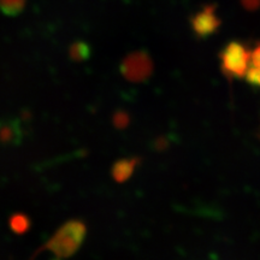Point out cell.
Segmentation results:
<instances>
[{
  "label": "cell",
  "mask_w": 260,
  "mask_h": 260,
  "mask_svg": "<svg viewBox=\"0 0 260 260\" xmlns=\"http://www.w3.org/2000/svg\"><path fill=\"white\" fill-rule=\"evenodd\" d=\"M87 228L81 220H69L63 224L45 246L48 251L59 258H69L79 251L84 239Z\"/></svg>",
  "instance_id": "cell-1"
},
{
  "label": "cell",
  "mask_w": 260,
  "mask_h": 260,
  "mask_svg": "<svg viewBox=\"0 0 260 260\" xmlns=\"http://www.w3.org/2000/svg\"><path fill=\"white\" fill-rule=\"evenodd\" d=\"M251 47L239 41L228 44L220 52V68L224 76L230 80L245 79L249 65Z\"/></svg>",
  "instance_id": "cell-2"
},
{
  "label": "cell",
  "mask_w": 260,
  "mask_h": 260,
  "mask_svg": "<svg viewBox=\"0 0 260 260\" xmlns=\"http://www.w3.org/2000/svg\"><path fill=\"white\" fill-rule=\"evenodd\" d=\"M125 80L133 83L145 82L153 74V61L144 51L133 52L122 60L119 67Z\"/></svg>",
  "instance_id": "cell-3"
},
{
  "label": "cell",
  "mask_w": 260,
  "mask_h": 260,
  "mask_svg": "<svg viewBox=\"0 0 260 260\" xmlns=\"http://www.w3.org/2000/svg\"><path fill=\"white\" fill-rule=\"evenodd\" d=\"M23 140V130L17 119H0V145L18 146Z\"/></svg>",
  "instance_id": "cell-4"
},
{
  "label": "cell",
  "mask_w": 260,
  "mask_h": 260,
  "mask_svg": "<svg viewBox=\"0 0 260 260\" xmlns=\"http://www.w3.org/2000/svg\"><path fill=\"white\" fill-rule=\"evenodd\" d=\"M139 158H123L117 160L111 168V176L117 183H124L134 174L139 165Z\"/></svg>",
  "instance_id": "cell-5"
},
{
  "label": "cell",
  "mask_w": 260,
  "mask_h": 260,
  "mask_svg": "<svg viewBox=\"0 0 260 260\" xmlns=\"http://www.w3.org/2000/svg\"><path fill=\"white\" fill-rule=\"evenodd\" d=\"M245 79L252 86L260 88V44L255 45L254 47H251L249 65Z\"/></svg>",
  "instance_id": "cell-6"
},
{
  "label": "cell",
  "mask_w": 260,
  "mask_h": 260,
  "mask_svg": "<svg viewBox=\"0 0 260 260\" xmlns=\"http://www.w3.org/2000/svg\"><path fill=\"white\" fill-rule=\"evenodd\" d=\"M194 29L198 34L204 37V35L210 34L212 32L214 29V19L212 18V15L210 14H201L199 16H197L193 22Z\"/></svg>",
  "instance_id": "cell-7"
},
{
  "label": "cell",
  "mask_w": 260,
  "mask_h": 260,
  "mask_svg": "<svg viewBox=\"0 0 260 260\" xmlns=\"http://www.w3.org/2000/svg\"><path fill=\"white\" fill-rule=\"evenodd\" d=\"M70 58L74 61H84L87 60L90 57V47L88 44L82 41H77L75 42L70 46V51H69Z\"/></svg>",
  "instance_id": "cell-8"
},
{
  "label": "cell",
  "mask_w": 260,
  "mask_h": 260,
  "mask_svg": "<svg viewBox=\"0 0 260 260\" xmlns=\"http://www.w3.org/2000/svg\"><path fill=\"white\" fill-rule=\"evenodd\" d=\"M10 228L15 234H24L30 228V220L23 213H15L10 218Z\"/></svg>",
  "instance_id": "cell-9"
},
{
  "label": "cell",
  "mask_w": 260,
  "mask_h": 260,
  "mask_svg": "<svg viewBox=\"0 0 260 260\" xmlns=\"http://www.w3.org/2000/svg\"><path fill=\"white\" fill-rule=\"evenodd\" d=\"M25 0H0V10L8 16H16L24 8Z\"/></svg>",
  "instance_id": "cell-10"
},
{
  "label": "cell",
  "mask_w": 260,
  "mask_h": 260,
  "mask_svg": "<svg viewBox=\"0 0 260 260\" xmlns=\"http://www.w3.org/2000/svg\"><path fill=\"white\" fill-rule=\"evenodd\" d=\"M129 115L124 111H117L113 116V125L117 129H125L129 125Z\"/></svg>",
  "instance_id": "cell-11"
}]
</instances>
